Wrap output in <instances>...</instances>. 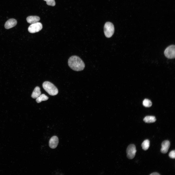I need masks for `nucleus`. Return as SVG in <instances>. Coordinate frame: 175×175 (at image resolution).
Here are the masks:
<instances>
[{"label":"nucleus","instance_id":"nucleus-1","mask_svg":"<svg viewBox=\"0 0 175 175\" xmlns=\"http://www.w3.org/2000/svg\"><path fill=\"white\" fill-rule=\"evenodd\" d=\"M68 63L69 67L72 70L76 71L83 70L85 66V64L79 56H72L69 59Z\"/></svg>","mask_w":175,"mask_h":175},{"label":"nucleus","instance_id":"nucleus-2","mask_svg":"<svg viewBox=\"0 0 175 175\" xmlns=\"http://www.w3.org/2000/svg\"><path fill=\"white\" fill-rule=\"evenodd\" d=\"M43 87L44 90L51 95L55 96L58 93L57 88L50 82L46 81L44 82L43 84Z\"/></svg>","mask_w":175,"mask_h":175},{"label":"nucleus","instance_id":"nucleus-3","mask_svg":"<svg viewBox=\"0 0 175 175\" xmlns=\"http://www.w3.org/2000/svg\"><path fill=\"white\" fill-rule=\"evenodd\" d=\"M114 31V25L110 22H107L105 24L104 27V32L105 36L109 38L113 35Z\"/></svg>","mask_w":175,"mask_h":175},{"label":"nucleus","instance_id":"nucleus-4","mask_svg":"<svg viewBox=\"0 0 175 175\" xmlns=\"http://www.w3.org/2000/svg\"><path fill=\"white\" fill-rule=\"evenodd\" d=\"M175 45H172L167 47L164 51L165 56L169 59H174L175 58Z\"/></svg>","mask_w":175,"mask_h":175},{"label":"nucleus","instance_id":"nucleus-5","mask_svg":"<svg viewBox=\"0 0 175 175\" xmlns=\"http://www.w3.org/2000/svg\"><path fill=\"white\" fill-rule=\"evenodd\" d=\"M42 24L37 22L30 25L28 27V30L31 33H35L40 31L42 29Z\"/></svg>","mask_w":175,"mask_h":175},{"label":"nucleus","instance_id":"nucleus-6","mask_svg":"<svg viewBox=\"0 0 175 175\" xmlns=\"http://www.w3.org/2000/svg\"><path fill=\"white\" fill-rule=\"evenodd\" d=\"M136 152L135 146L133 144H131L127 147L126 150L127 157L129 159H132L134 158Z\"/></svg>","mask_w":175,"mask_h":175},{"label":"nucleus","instance_id":"nucleus-7","mask_svg":"<svg viewBox=\"0 0 175 175\" xmlns=\"http://www.w3.org/2000/svg\"><path fill=\"white\" fill-rule=\"evenodd\" d=\"M59 143L58 138L57 137L54 136L52 137L50 139L49 145L50 148L54 149L57 146Z\"/></svg>","mask_w":175,"mask_h":175},{"label":"nucleus","instance_id":"nucleus-8","mask_svg":"<svg viewBox=\"0 0 175 175\" xmlns=\"http://www.w3.org/2000/svg\"><path fill=\"white\" fill-rule=\"evenodd\" d=\"M170 143L168 140H164L161 144V148L160 150L161 152L163 154L166 153L168 151L170 146Z\"/></svg>","mask_w":175,"mask_h":175},{"label":"nucleus","instance_id":"nucleus-9","mask_svg":"<svg viewBox=\"0 0 175 175\" xmlns=\"http://www.w3.org/2000/svg\"><path fill=\"white\" fill-rule=\"evenodd\" d=\"M17 23V20L13 18L10 19L8 20L5 23L4 26L5 28L9 29L15 26Z\"/></svg>","mask_w":175,"mask_h":175},{"label":"nucleus","instance_id":"nucleus-10","mask_svg":"<svg viewBox=\"0 0 175 175\" xmlns=\"http://www.w3.org/2000/svg\"><path fill=\"white\" fill-rule=\"evenodd\" d=\"M40 19V18L36 16H30L26 18L28 23L31 24L37 22Z\"/></svg>","mask_w":175,"mask_h":175},{"label":"nucleus","instance_id":"nucleus-11","mask_svg":"<svg viewBox=\"0 0 175 175\" xmlns=\"http://www.w3.org/2000/svg\"><path fill=\"white\" fill-rule=\"evenodd\" d=\"M41 94L40 88L36 87L35 88L31 95V97L33 98H36L39 96Z\"/></svg>","mask_w":175,"mask_h":175},{"label":"nucleus","instance_id":"nucleus-12","mask_svg":"<svg viewBox=\"0 0 175 175\" xmlns=\"http://www.w3.org/2000/svg\"><path fill=\"white\" fill-rule=\"evenodd\" d=\"M156 120V119L155 117L151 116H146L143 119L144 121L147 123H153L155 122Z\"/></svg>","mask_w":175,"mask_h":175},{"label":"nucleus","instance_id":"nucleus-13","mask_svg":"<svg viewBox=\"0 0 175 175\" xmlns=\"http://www.w3.org/2000/svg\"><path fill=\"white\" fill-rule=\"evenodd\" d=\"M48 97L44 94H41L36 98V101L38 103H39L42 101H46L48 99Z\"/></svg>","mask_w":175,"mask_h":175},{"label":"nucleus","instance_id":"nucleus-14","mask_svg":"<svg viewBox=\"0 0 175 175\" xmlns=\"http://www.w3.org/2000/svg\"><path fill=\"white\" fill-rule=\"evenodd\" d=\"M150 145L149 141L148 140H145L141 144L142 149L144 150H147L149 147Z\"/></svg>","mask_w":175,"mask_h":175},{"label":"nucleus","instance_id":"nucleus-15","mask_svg":"<svg viewBox=\"0 0 175 175\" xmlns=\"http://www.w3.org/2000/svg\"><path fill=\"white\" fill-rule=\"evenodd\" d=\"M143 105L144 106L146 107H150L152 105L151 101L148 99H145L143 101Z\"/></svg>","mask_w":175,"mask_h":175},{"label":"nucleus","instance_id":"nucleus-16","mask_svg":"<svg viewBox=\"0 0 175 175\" xmlns=\"http://www.w3.org/2000/svg\"><path fill=\"white\" fill-rule=\"evenodd\" d=\"M46 2L47 4L49 6H54L55 5L54 0H44Z\"/></svg>","mask_w":175,"mask_h":175},{"label":"nucleus","instance_id":"nucleus-17","mask_svg":"<svg viewBox=\"0 0 175 175\" xmlns=\"http://www.w3.org/2000/svg\"><path fill=\"white\" fill-rule=\"evenodd\" d=\"M169 157L172 158H175V150L171 151L169 154Z\"/></svg>","mask_w":175,"mask_h":175},{"label":"nucleus","instance_id":"nucleus-18","mask_svg":"<svg viewBox=\"0 0 175 175\" xmlns=\"http://www.w3.org/2000/svg\"><path fill=\"white\" fill-rule=\"evenodd\" d=\"M150 175H160L159 173L157 172H154L150 174Z\"/></svg>","mask_w":175,"mask_h":175}]
</instances>
